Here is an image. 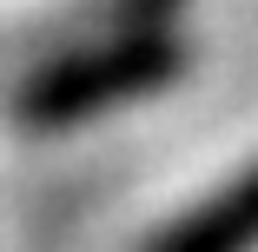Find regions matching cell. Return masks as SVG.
<instances>
[{
	"label": "cell",
	"mask_w": 258,
	"mask_h": 252,
	"mask_svg": "<svg viewBox=\"0 0 258 252\" xmlns=\"http://www.w3.org/2000/svg\"><path fill=\"white\" fill-rule=\"evenodd\" d=\"M251 245H258V166L238 186H225L219 199H205V206L185 226H172L152 252H251Z\"/></svg>",
	"instance_id": "cell-1"
}]
</instances>
